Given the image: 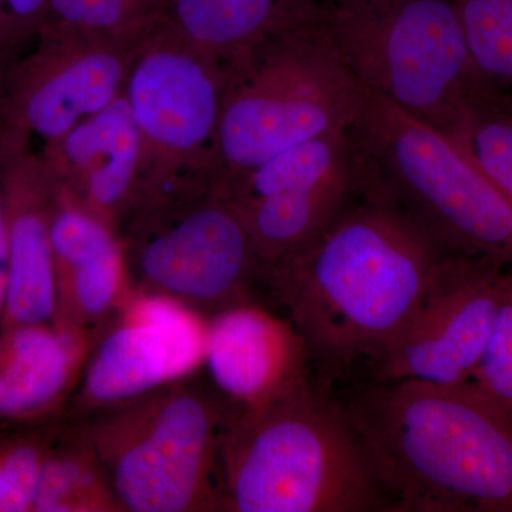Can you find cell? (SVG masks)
Listing matches in <instances>:
<instances>
[{
  "label": "cell",
  "mask_w": 512,
  "mask_h": 512,
  "mask_svg": "<svg viewBox=\"0 0 512 512\" xmlns=\"http://www.w3.org/2000/svg\"><path fill=\"white\" fill-rule=\"evenodd\" d=\"M220 414L204 394L160 387L107 407L90 444L117 507L185 512L221 507L214 484Z\"/></svg>",
  "instance_id": "8"
},
{
  "label": "cell",
  "mask_w": 512,
  "mask_h": 512,
  "mask_svg": "<svg viewBox=\"0 0 512 512\" xmlns=\"http://www.w3.org/2000/svg\"><path fill=\"white\" fill-rule=\"evenodd\" d=\"M22 53L20 50L0 49V90H2L10 69Z\"/></svg>",
  "instance_id": "28"
},
{
  "label": "cell",
  "mask_w": 512,
  "mask_h": 512,
  "mask_svg": "<svg viewBox=\"0 0 512 512\" xmlns=\"http://www.w3.org/2000/svg\"><path fill=\"white\" fill-rule=\"evenodd\" d=\"M3 174H5V154H3L2 126H0V319L5 318L9 278L8 215H6Z\"/></svg>",
  "instance_id": "27"
},
{
  "label": "cell",
  "mask_w": 512,
  "mask_h": 512,
  "mask_svg": "<svg viewBox=\"0 0 512 512\" xmlns=\"http://www.w3.org/2000/svg\"><path fill=\"white\" fill-rule=\"evenodd\" d=\"M164 18V0H47L43 30L138 42Z\"/></svg>",
  "instance_id": "22"
},
{
  "label": "cell",
  "mask_w": 512,
  "mask_h": 512,
  "mask_svg": "<svg viewBox=\"0 0 512 512\" xmlns=\"http://www.w3.org/2000/svg\"><path fill=\"white\" fill-rule=\"evenodd\" d=\"M308 348L292 322L248 302L221 309L207 325L205 365L220 390L254 409L309 387Z\"/></svg>",
  "instance_id": "14"
},
{
  "label": "cell",
  "mask_w": 512,
  "mask_h": 512,
  "mask_svg": "<svg viewBox=\"0 0 512 512\" xmlns=\"http://www.w3.org/2000/svg\"><path fill=\"white\" fill-rule=\"evenodd\" d=\"M319 0H164V16L190 45L224 66L269 36L311 18Z\"/></svg>",
  "instance_id": "18"
},
{
  "label": "cell",
  "mask_w": 512,
  "mask_h": 512,
  "mask_svg": "<svg viewBox=\"0 0 512 512\" xmlns=\"http://www.w3.org/2000/svg\"><path fill=\"white\" fill-rule=\"evenodd\" d=\"M510 272L491 259L451 255L419 311L373 365L380 382H470Z\"/></svg>",
  "instance_id": "12"
},
{
  "label": "cell",
  "mask_w": 512,
  "mask_h": 512,
  "mask_svg": "<svg viewBox=\"0 0 512 512\" xmlns=\"http://www.w3.org/2000/svg\"><path fill=\"white\" fill-rule=\"evenodd\" d=\"M451 141L512 205V99L497 86L464 113Z\"/></svg>",
  "instance_id": "21"
},
{
  "label": "cell",
  "mask_w": 512,
  "mask_h": 512,
  "mask_svg": "<svg viewBox=\"0 0 512 512\" xmlns=\"http://www.w3.org/2000/svg\"><path fill=\"white\" fill-rule=\"evenodd\" d=\"M47 451L42 439L0 443V512L30 511Z\"/></svg>",
  "instance_id": "25"
},
{
  "label": "cell",
  "mask_w": 512,
  "mask_h": 512,
  "mask_svg": "<svg viewBox=\"0 0 512 512\" xmlns=\"http://www.w3.org/2000/svg\"><path fill=\"white\" fill-rule=\"evenodd\" d=\"M362 161V158H360ZM450 254L367 175L309 244L266 266L326 375L377 359L439 281Z\"/></svg>",
  "instance_id": "1"
},
{
  "label": "cell",
  "mask_w": 512,
  "mask_h": 512,
  "mask_svg": "<svg viewBox=\"0 0 512 512\" xmlns=\"http://www.w3.org/2000/svg\"><path fill=\"white\" fill-rule=\"evenodd\" d=\"M50 241L57 284L67 281L80 312L90 318L109 312L124 275V254L117 232L55 185Z\"/></svg>",
  "instance_id": "17"
},
{
  "label": "cell",
  "mask_w": 512,
  "mask_h": 512,
  "mask_svg": "<svg viewBox=\"0 0 512 512\" xmlns=\"http://www.w3.org/2000/svg\"><path fill=\"white\" fill-rule=\"evenodd\" d=\"M76 362L72 338L43 326L6 330L0 342V421L47 412L67 389Z\"/></svg>",
  "instance_id": "19"
},
{
  "label": "cell",
  "mask_w": 512,
  "mask_h": 512,
  "mask_svg": "<svg viewBox=\"0 0 512 512\" xmlns=\"http://www.w3.org/2000/svg\"><path fill=\"white\" fill-rule=\"evenodd\" d=\"M225 83L224 64L165 18L138 40L123 90L140 134L131 212L212 187Z\"/></svg>",
  "instance_id": "7"
},
{
  "label": "cell",
  "mask_w": 512,
  "mask_h": 512,
  "mask_svg": "<svg viewBox=\"0 0 512 512\" xmlns=\"http://www.w3.org/2000/svg\"><path fill=\"white\" fill-rule=\"evenodd\" d=\"M124 227L128 264L168 295L221 311L262 276L244 222L214 187L138 208Z\"/></svg>",
  "instance_id": "9"
},
{
  "label": "cell",
  "mask_w": 512,
  "mask_h": 512,
  "mask_svg": "<svg viewBox=\"0 0 512 512\" xmlns=\"http://www.w3.org/2000/svg\"><path fill=\"white\" fill-rule=\"evenodd\" d=\"M138 42L43 30L0 90V124L10 146L40 151L123 93Z\"/></svg>",
  "instance_id": "11"
},
{
  "label": "cell",
  "mask_w": 512,
  "mask_h": 512,
  "mask_svg": "<svg viewBox=\"0 0 512 512\" xmlns=\"http://www.w3.org/2000/svg\"><path fill=\"white\" fill-rule=\"evenodd\" d=\"M318 19L357 82L446 137L495 86L454 0H319Z\"/></svg>",
  "instance_id": "5"
},
{
  "label": "cell",
  "mask_w": 512,
  "mask_h": 512,
  "mask_svg": "<svg viewBox=\"0 0 512 512\" xmlns=\"http://www.w3.org/2000/svg\"><path fill=\"white\" fill-rule=\"evenodd\" d=\"M3 154L9 234L6 330L43 326L55 318L59 288L50 241L55 184L36 151L3 143Z\"/></svg>",
  "instance_id": "16"
},
{
  "label": "cell",
  "mask_w": 512,
  "mask_h": 512,
  "mask_svg": "<svg viewBox=\"0 0 512 512\" xmlns=\"http://www.w3.org/2000/svg\"><path fill=\"white\" fill-rule=\"evenodd\" d=\"M470 382L512 413V272L505 284L493 332Z\"/></svg>",
  "instance_id": "24"
},
{
  "label": "cell",
  "mask_w": 512,
  "mask_h": 512,
  "mask_svg": "<svg viewBox=\"0 0 512 512\" xmlns=\"http://www.w3.org/2000/svg\"><path fill=\"white\" fill-rule=\"evenodd\" d=\"M116 500L89 439L47 451L30 511H111Z\"/></svg>",
  "instance_id": "20"
},
{
  "label": "cell",
  "mask_w": 512,
  "mask_h": 512,
  "mask_svg": "<svg viewBox=\"0 0 512 512\" xmlns=\"http://www.w3.org/2000/svg\"><path fill=\"white\" fill-rule=\"evenodd\" d=\"M342 409L387 512H512V413L473 383L380 382Z\"/></svg>",
  "instance_id": "2"
},
{
  "label": "cell",
  "mask_w": 512,
  "mask_h": 512,
  "mask_svg": "<svg viewBox=\"0 0 512 512\" xmlns=\"http://www.w3.org/2000/svg\"><path fill=\"white\" fill-rule=\"evenodd\" d=\"M352 131L367 175L441 248L512 271V205L450 138L367 89Z\"/></svg>",
  "instance_id": "6"
},
{
  "label": "cell",
  "mask_w": 512,
  "mask_h": 512,
  "mask_svg": "<svg viewBox=\"0 0 512 512\" xmlns=\"http://www.w3.org/2000/svg\"><path fill=\"white\" fill-rule=\"evenodd\" d=\"M207 325L181 303L146 296L101 342L84 376L82 399L116 406L190 375L204 362Z\"/></svg>",
  "instance_id": "13"
},
{
  "label": "cell",
  "mask_w": 512,
  "mask_h": 512,
  "mask_svg": "<svg viewBox=\"0 0 512 512\" xmlns=\"http://www.w3.org/2000/svg\"><path fill=\"white\" fill-rule=\"evenodd\" d=\"M47 0H0V49L25 52L45 28Z\"/></svg>",
  "instance_id": "26"
},
{
  "label": "cell",
  "mask_w": 512,
  "mask_h": 512,
  "mask_svg": "<svg viewBox=\"0 0 512 512\" xmlns=\"http://www.w3.org/2000/svg\"><path fill=\"white\" fill-rule=\"evenodd\" d=\"M360 178L362 161L350 127L289 148L215 188L244 222L264 271L328 227Z\"/></svg>",
  "instance_id": "10"
},
{
  "label": "cell",
  "mask_w": 512,
  "mask_h": 512,
  "mask_svg": "<svg viewBox=\"0 0 512 512\" xmlns=\"http://www.w3.org/2000/svg\"><path fill=\"white\" fill-rule=\"evenodd\" d=\"M218 456L225 510L387 511L342 404L311 386L242 409L222 433Z\"/></svg>",
  "instance_id": "3"
},
{
  "label": "cell",
  "mask_w": 512,
  "mask_h": 512,
  "mask_svg": "<svg viewBox=\"0 0 512 512\" xmlns=\"http://www.w3.org/2000/svg\"><path fill=\"white\" fill-rule=\"evenodd\" d=\"M319 5V3H318ZM214 184L289 148L355 124L365 89L330 45L315 13L225 66Z\"/></svg>",
  "instance_id": "4"
},
{
  "label": "cell",
  "mask_w": 512,
  "mask_h": 512,
  "mask_svg": "<svg viewBox=\"0 0 512 512\" xmlns=\"http://www.w3.org/2000/svg\"><path fill=\"white\" fill-rule=\"evenodd\" d=\"M39 156L57 190L117 232L136 200L140 167V134L123 93Z\"/></svg>",
  "instance_id": "15"
},
{
  "label": "cell",
  "mask_w": 512,
  "mask_h": 512,
  "mask_svg": "<svg viewBox=\"0 0 512 512\" xmlns=\"http://www.w3.org/2000/svg\"><path fill=\"white\" fill-rule=\"evenodd\" d=\"M468 47L485 79L512 84V0H454Z\"/></svg>",
  "instance_id": "23"
}]
</instances>
